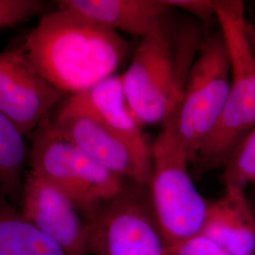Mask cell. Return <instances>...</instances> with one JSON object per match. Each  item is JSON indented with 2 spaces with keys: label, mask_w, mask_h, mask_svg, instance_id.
Instances as JSON below:
<instances>
[{
  "label": "cell",
  "mask_w": 255,
  "mask_h": 255,
  "mask_svg": "<svg viewBox=\"0 0 255 255\" xmlns=\"http://www.w3.org/2000/svg\"><path fill=\"white\" fill-rule=\"evenodd\" d=\"M19 50L45 80L72 96L116 75L130 45L118 32L59 8L43 14Z\"/></svg>",
  "instance_id": "1"
},
{
  "label": "cell",
  "mask_w": 255,
  "mask_h": 255,
  "mask_svg": "<svg viewBox=\"0 0 255 255\" xmlns=\"http://www.w3.org/2000/svg\"><path fill=\"white\" fill-rule=\"evenodd\" d=\"M167 19L141 39L120 75L128 104L143 127L162 126L173 116L202 44L195 26H185L175 36Z\"/></svg>",
  "instance_id": "2"
},
{
  "label": "cell",
  "mask_w": 255,
  "mask_h": 255,
  "mask_svg": "<svg viewBox=\"0 0 255 255\" xmlns=\"http://www.w3.org/2000/svg\"><path fill=\"white\" fill-rule=\"evenodd\" d=\"M217 21L228 46L231 83L219 123L193 163L201 173L223 167L237 143L255 126V46L244 3L219 0Z\"/></svg>",
  "instance_id": "3"
},
{
  "label": "cell",
  "mask_w": 255,
  "mask_h": 255,
  "mask_svg": "<svg viewBox=\"0 0 255 255\" xmlns=\"http://www.w3.org/2000/svg\"><path fill=\"white\" fill-rule=\"evenodd\" d=\"M161 127L151 146L148 190L167 246L201 233L209 201L192 180L190 161L176 132L175 113Z\"/></svg>",
  "instance_id": "4"
},
{
  "label": "cell",
  "mask_w": 255,
  "mask_h": 255,
  "mask_svg": "<svg viewBox=\"0 0 255 255\" xmlns=\"http://www.w3.org/2000/svg\"><path fill=\"white\" fill-rule=\"evenodd\" d=\"M230 83V53L219 29L202 42L175 112L176 132L190 164L219 123Z\"/></svg>",
  "instance_id": "5"
},
{
  "label": "cell",
  "mask_w": 255,
  "mask_h": 255,
  "mask_svg": "<svg viewBox=\"0 0 255 255\" xmlns=\"http://www.w3.org/2000/svg\"><path fill=\"white\" fill-rule=\"evenodd\" d=\"M29 163L32 171L64 192L85 220L115 198L126 182L79 147L55 136L48 117L35 129Z\"/></svg>",
  "instance_id": "6"
},
{
  "label": "cell",
  "mask_w": 255,
  "mask_h": 255,
  "mask_svg": "<svg viewBox=\"0 0 255 255\" xmlns=\"http://www.w3.org/2000/svg\"><path fill=\"white\" fill-rule=\"evenodd\" d=\"M86 221L88 255H164L165 241L148 185L126 181Z\"/></svg>",
  "instance_id": "7"
},
{
  "label": "cell",
  "mask_w": 255,
  "mask_h": 255,
  "mask_svg": "<svg viewBox=\"0 0 255 255\" xmlns=\"http://www.w3.org/2000/svg\"><path fill=\"white\" fill-rule=\"evenodd\" d=\"M55 136L79 147L110 172L119 178L148 185L151 153H147L94 119L83 116L49 119Z\"/></svg>",
  "instance_id": "8"
},
{
  "label": "cell",
  "mask_w": 255,
  "mask_h": 255,
  "mask_svg": "<svg viewBox=\"0 0 255 255\" xmlns=\"http://www.w3.org/2000/svg\"><path fill=\"white\" fill-rule=\"evenodd\" d=\"M66 96L38 73L19 49L0 52V112L23 135L35 130Z\"/></svg>",
  "instance_id": "9"
},
{
  "label": "cell",
  "mask_w": 255,
  "mask_h": 255,
  "mask_svg": "<svg viewBox=\"0 0 255 255\" xmlns=\"http://www.w3.org/2000/svg\"><path fill=\"white\" fill-rule=\"evenodd\" d=\"M23 217L69 255H88L86 221L72 201L53 183L30 170L22 189Z\"/></svg>",
  "instance_id": "10"
},
{
  "label": "cell",
  "mask_w": 255,
  "mask_h": 255,
  "mask_svg": "<svg viewBox=\"0 0 255 255\" xmlns=\"http://www.w3.org/2000/svg\"><path fill=\"white\" fill-rule=\"evenodd\" d=\"M67 116L94 119L139 149L151 153L152 145L128 104L120 75H114L89 89L68 96L56 117Z\"/></svg>",
  "instance_id": "11"
},
{
  "label": "cell",
  "mask_w": 255,
  "mask_h": 255,
  "mask_svg": "<svg viewBox=\"0 0 255 255\" xmlns=\"http://www.w3.org/2000/svg\"><path fill=\"white\" fill-rule=\"evenodd\" d=\"M58 8L70 9L100 27L140 37L153 32L172 10L166 0H60Z\"/></svg>",
  "instance_id": "12"
},
{
  "label": "cell",
  "mask_w": 255,
  "mask_h": 255,
  "mask_svg": "<svg viewBox=\"0 0 255 255\" xmlns=\"http://www.w3.org/2000/svg\"><path fill=\"white\" fill-rule=\"evenodd\" d=\"M231 255H255V210L245 190L225 187L209 201L201 233Z\"/></svg>",
  "instance_id": "13"
},
{
  "label": "cell",
  "mask_w": 255,
  "mask_h": 255,
  "mask_svg": "<svg viewBox=\"0 0 255 255\" xmlns=\"http://www.w3.org/2000/svg\"><path fill=\"white\" fill-rule=\"evenodd\" d=\"M0 255H69L25 219L0 190Z\"/></svg>",
  "instance_id": "14"
},
{
  "label": "cell",
  "mask_w": 255,
  "mask_h": 255,
  "mask_svg": "<svg viewBox=\"0 0 255 255\" xmlns=\"http://www.w3.org/2000/svg\"><path fill=\"white\" fill-rule=\"evenodd\" d=\"M27 158L24 135L0 112V190L13 204L21 202L22 173Z\"/></svg>",
  "instance_id": "15"
},
{
  "label": "cell",
  "mask_w": 255,
  "mask_h": 255,
  "mask_svg": "<svg viewBox=\"0 0 255 255\" xmlns=\"http://www.w3.org/2000/svg\"><path fill=\"white\" fill-rule=\"evenodd\" d=\"M222 182L225 187L245 190L255 187V126L237 143L223 166Z\"/></svg>",
  "instance_id": "16"
},
{
  "label": "cell",
  "mask_w": 255,
  "mask_h": 255,
  "mask_svg": "<svg viewBox=\"0 0 255 255\" xmlns=\"http://www.w3.org/2000/svg\"><path fill=\"white\" fill-rule=\"evenodd\" d=\"M46 7V3L41 0H0V29L40 14Z\"/></svg>",
  "instance_id": "17"
},
{
  "label": "cell",
  "mask_w": 255,
  "mask_h": 255,
  "mask_svg": "<svg viewBox=\"0 0 255 255\" xmlns=\"http://www.w3.org/2000/svg\"><path fill=\"white\" fill-rule=\"evenodd\" d=\"M164 255H231L218 243L198 234L165 247Z\"/></svg>",
  "instance_id": "18"
},
{
  "label": "cell",
  "mask_w": 255,
  "mask_h": 255,
  "mask_svg": "<svg viewBox=\"0 0 255 255\" xmlns=\"http://www.w3.org/2000/svg\"><path fill=\"white\" fill-rule=\"evenodd\" d=\"M172 9L185 10L207 23L217 20V3L215 0H166Z\"/></svg>",
  "instance_id": "19"
}]
</instances>
